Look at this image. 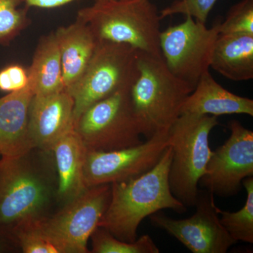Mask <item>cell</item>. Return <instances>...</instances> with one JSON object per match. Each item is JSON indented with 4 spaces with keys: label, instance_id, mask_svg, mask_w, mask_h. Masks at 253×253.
I'll list each match as a JSON object with an SVG mask.
<instances>
[{
    "label": "cell",
    "instance_id": "obj_5",
    "mask_svg": "<svg viewBox=\"0 0 253 253\" xmlns=\"http://www.w3.org/2000/svg\"><path fill=\"white\" fill-rule=\"evenodd\" d=\"M219 125L217 117L208 115L181 114L169 129L172 156L169 170L171 192L186 208L194 207L200 179L212 151L209 136Z\"/></svg>",
    "mask_w": 253,
    "mask_h": 253
},
{
    "label": "cell",
    "instance_id": "obj_16",
    "mask_svg": "<svg viewBox=\"0 0 253 253\" xmlns=\"http://www.w3.org/2000/svg\"><path fill=\"white\" fill-rule=\"evenodd\" d=\"M181 114L218 116L245 114L253 116V100L226 90L209 71L202 75L181 109Z\"/></svg>",
    "mask_w": 253,
    "mask_h": 253
},
{
    "label": "cell",
    "instance_id": "obj_24",
    "mask_svg": "<svg viewBox=\"0 0 253 253\" xmlns=\"http://www.w3.org/2000/svg\"><path fill=\"white\" fill-rule=\"evenodd\" d=\"M219 33L253 35V0H241L231 6L220 21Z\"/></svg>",
    "mask_w": 253,
    "mask_h": 253
},
{
    "label": "cell",
    "instance_id": "obj_13",
    "mask_svg": "<svg viewBox=\"0 0 253 253\" xmlns=\"http://www.w3.org/2000/svg\"><path fill=\"white\" fill-rule=\"evenodd\" d=\"M74 124V101L68 91L33 95L28 126L34 149L51 151Z\"/></svg>",
    "mask_w": 253,
    "mask_h": 253
},
{
    "label": "cell",
    "instance_id": "obj_29",
    "mask_svg": "<svg viewBox=\"0 0 253 253\" xmlns=\"http://www.w3.org/2000/svg\"><path fill=\"white\" fill-rule=\"evenodd\" d=\"M118 1V0H95V2H106V1Z\"/></svg>",
    "mask_w": 253,
    "mask_h": 253
},
{
    "label": "cell",
    "instance_id": "obj_7",
    "mask_svg": "<svg viewBox=\"0 0 253 253\" xmlns=\"http://www.w3.org/2000/svg\"><path fill=\"white\" fill-rule=\"evenodd\" d=\"M129 91H118L95 103L78 118L74 129L87 150L116 151L144 142Z\"/></svg>",
    "mask_w": 253,
    "mask_h": 253
},
{
    "label": "cell",
    "instance_id": "obj_11",
    "mask_svg": "<svg viewBox=\"0 0 253 253\" xmlns=\"http://www.w3.org/2000/svg\"><path fill=\"white\" fill-rule=\"evenodd\" d=\"M169 143V134H160L126 149L87 150L83 169L84 184L89 188L140 176L157 164Z\"/></svg>",
    "mask_w": 253,
    "mask_h": 253
},
{
    "label": "cell",
    "instance_id": "obj_27",
    "mask_svg": "<svg viewBox=\"0 0 253 253\" xmlns=\"http://www.w3.org/2000/svg\"><path fill=\"white\" fill-rule=\"evenodd\" d=\"M74 0H23L25 6L30 7L53 9L68 4Z\"/></svg>",
    "mask_w": 253,
    "mask_h": 253
},
{
    "label": "cell",
    "instance_id": "obj_23",
    "mask_svg": "<svg viewBox=\"0 0 253 253\" xmlns=\"http://www.w3.org/2000/svg\"><path fill=\"white\" fill-rule=\"evenodd\" d=\"M23 0H0V46L8 45L30 25Z\"/></svg>",
    "mask_w": 253,
    "mask_h": 253
},
{
    "label": "cell",
    "instance_id": "obj_10",
    "mask_svg": "<svg viewBox=\"0 0 253 253\" xmlns=\"http://www.w3.org/2000/svg\"><path fill=\"white\" fill-rule=\"evenodd\" d=\"M213 200L212 194L199 189L196 212L191 217L174 219L158 212L149 216L150 220L193 253H226L237 242L221 224Z\"/></svg>",
    "mask_w": 253,
    "mask_h": 253
},
{
    "label": "cell",
    "instance_id": "obj_26",
    "mask_svg": "<svg viewBox=\"0 0 253 253\" xmlns=\"http://www.w3.org/2000/svg\"><path fill=\"white\" fill-rule=\"evenodd\" d=\"M28 85V73L19 65H11L0 71V91L10 93Z\"/></svg>",
    "mask_w": 253,
    "mask_h": 253
},
{
    "label": "cell",
    "instance_id": "obj_9",
    "mask_svg": "<svg viewBox=\"0 0 253 253\" xmlns=\"http://www.w3.org/2000/svg\"><path fill=\"white\" fill-rule=\"evenodd\" d=\"M111 184L91 186L58 212L40 220L61 253H87L88 241L109 206Z\"/></svg>",
    "mask_w": 253,
    "mask_h": 253
},
{
    "label": "cell",
    "instance_id": "obj_28",
    "mask_svg": "<svg viewBox=\"0 0 253 253\" xmlns=\"http://www.w3.org/2000/svg\"><path fill=\"white\" fill-rule=\"evenodd\" d=\"M9 233L0 229V253L6 252L11 249V245H14Z\"/></svg>",
    "mask_w": 253,
    "mask_h": 253
},
{
    "label": "cell",
    "instance_id": "obj_2",
    "mask_svg": "<svg viewBox=\"0 0 253 253\" xmlns=\"http://www.w3.org/2000/svg\"><path fill=\"white\" fill-rule=\"evenodd\" d=\"M172 150L168 146L157 164L136 177L111 184L109 206L99 226L121 241L134 242L145 218L165 209L177 213L187 211L173 196L169 184Z\"/></svg>",
    "mask_w": 253,
    "mask_h": 253
},
{
    "label": "cell",
    "instance_id": "obj_21",
    "mask_svg": "<svg viewBox=\"0 0 253 253\" xmlns=\"http://www.w3.org/2000/svg\"><path fill=\"white\" fill-rule=\"evenodd\" d=\"M93 253H159L160 249L148 234L137 238L134 242L121 241L109 231L98 226L91 236Z\"/></svg>",
    "mask_w": 253,
    "mask_h": 253
},
{
    "label": "cell",
    "instance_id": "obj_1",
    "mask_svg": "<svg viewBox=\"0 0 253 253\" xmlns=\"http://www.w3.org/2000/svg\"><path fill=\"white\" fill-rule=\"evenodd\" d=\"M57 193L51 151L33 149L0 158V229L9 233L28 221L49 216Z\"/></svg>",
    "mask_w": 253,
    "mask_h": 253
},
{
    "label": "cell",
    "instance_id": "obj_30",
    "mask_svg": "<svg viewBox=\"0 0 253 253\" xmlns=\"http://www.w3.org/2000/svg\"><path fill=\"white\" fill-rule=\"evenodd\" d=\"M0 158H1V154H0Z\"/></svg>",
    "mask_w": 253,
    "mask_h": 253
},
{
    "label": "cell",
    "instance_id": "obj_4",
    "mask_svg": "<svg viewBox=\"0 0 253 253\" xmlns=\"http://www.w3.org/2000/svg\"><path fill=\"white\" fill-rule=\"evenodd\" d=\"M76 19L86 23L97 41L127 44L138 51L162 56V18L150 0L95 2L80 10Z\"/></svg>",
    "mask_w": 253,
    "mask_h": 253
},
{
    "label": "cell",
    "instance_id": "obj_22",
    "mask_svg": "<svg viewBox=\"0 0 253 253\" xmlns=\"http://www.w3.org/2000/svg\"><path fill=\"white\" fill-rule=\"evenodd\" d=\"M40 220L20 224L9 231L14 244L24 253H61L42 227Z\"/></svg>",
    "mask_w": 253,
    "mask_h": 253
},
{
    "label": "cell",
    "instance_id": "obj_18",
    "mask_svg": "<svg viewBox=\"0 0 253 253\" xmlns=\"http://www.w3.org/2000/svg\"><path fill=\"white\" fill-rule=\"evenodd\" d=\"M211 68L232 81L253 79V35L219 33Z\"/></svg>",
    "mask_w": 253,
    "mask_h": 253
},
{
    "label": "cell",
    "instance_id": "obj_17",
    "mask_svg": "<svg viewBox=\"0 0 253 253\" xmlns=\"http://www.w3.org/2000/svg\"><path fill=\"white\" fill-rule=\"evenodd\" d=\"M54 33L61 55L63 86L69 91L84 74L98 41L89 26L78 19Z\"/></svg>",
    "mask_w": 253,
    "mask_h": 253
},
{
    "label": "cell",
    "instance_id": "obj_12",
    "mask_svg": "<svg viewBox=\"0 0 253 253\" xmlns=\"http://www.w3.org/2000/svg\"><path fill=\"white\" fill-rule=\"evenodd\" d=\"M231 134L224 144L212 151L206 173L199 186L220 197L236 195L246 178L253 176V132L239 121L228 124Z\"/></svg>",
    "mask_w": 253,
    "mask_h": 253
},
{
    "label": "cell",
    "instance_id": "obj_8",
    "mask_svg": "<svg viewBox=\"0 0 253 253\" xmlns=\"http://www.w3.org/2000/svg\"><path fill=\"white\" fill-rule=\"evenodd\" d=\"M219 25L217 21L207 28L206 23L186 16L184 22L169 26L160 35V48L168 69L193 88L211 68Z\"/></svg>",
    "mask_w": 253,
    "mask_h": 253
},
{
    "label": "cell",
    "instance_id": "obj_19",
    "mask_svg": "<svg viewBox=\"0 0 253 253\" xmlns=\"http://www.w3.org/2000/svg\"><path fill=\"white\" fill-rule=\"evenodd\" d=\"M28 73V85L34 95L65 90L61 55L54 32L41 38Z\"/></svg>",
    "mask_w": 253,
    "mask_h": 253
},
{
    "label": "cell",
    "instance_id": "obj_3",
    "mask_svg": "<svg viewBox=\"0 0 253 253\" xmlns=\"http://www.w3.org/2000/svg\"><path fill=\"white\" fill-rule=\"evenodd\" d=\"M194 89L171 73L163 56L139 51L138 75L129 92L142 136L168 134Z\"/></svg>",
    "mask_w": 253,
    "mask_h": 253
},
{
    "label": "cell",
    "instance_id": "obj_20",
    "mask_svg": "<svg viewBox=\"0 0 253 253\" xmlns=\"http://www.w3.org/2000/svg\"><path fill=\"white\" fill-rule=\"evenodd\" d=\"M242 185L247 192L244 207L237 212L221 211L216 206L220 222L234 241L253 244V176L246 178Z\"/></svg>",
    "mask_w": 253,
    "mask_h": 253
},
{
    "label": "cell",
    "instance_id": "obj_14",
    "mask_svg": "<svg viewBox=\"0 0 253 253\" xmlns=\"http://www.w3.org/2000/svg\"><path fill=\"white\" fill-rule=\"evenodd\" d=\"M33 93L29 85L0 98V154L21 156L34 149L29 133V111Z\"/></svg>",
    "mask_w": 253,
    "mask_h": 253
},
{
    "label": "cell",
    "instance_id": "obj_6",
    "mask_svg": "<svg viewBox=\"0 0 253 253\" xmlns=\"http://www.w3.org/2000/svg\"><path fill=\"white\" fill-rule=\"evenodd\" d=\"M138 53L127 44L98 41L84 74L68 91L74 101L75 123L91 105L130 89L138 75Z\"/></svg>",
    "mask_w": 253,
    "mask_h": 253
},
{
    "label": "cell",
    "instance_id": "obj_15",
    "mask_svg": "<svg viewBox=\"0 0 253 253\" xmlns=\"http://www.w3.org/2000/svg\"><path fill=\"white\" fill-rule=\"evenodd\" d=\"M51 151L57 174L56 202L61 207L88 189L83 176L87 149L73 129L56 141Z\"/></svg>",
    "mask_w": 253,
    "mask_h": 253
},
{
    "label": "cell",
    "instance_id": "obj_25",
    "mask_svg": "<svg viewBox=\"0 0 253 253\" xmlns=\"http://www.w3.org/2000/svg\"><path fill=\"white\" fill-rule=\"evenodd\" d=\"M217 0H176L160 12L161 18L176 14H184L196 21L206 23L208 15Z\"/></svg>",
    "mask_w": 253,
    "mask_h": 253
}]
</instances>
